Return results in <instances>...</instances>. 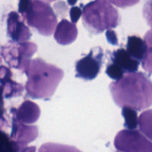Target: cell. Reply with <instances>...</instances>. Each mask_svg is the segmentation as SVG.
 <instances>
[{
  "instance_id": "obj_1",
  "label": "cell",
  "mask_w": 152,
  "mask_h": 152,
  "mask_svg": "<svg viewBox=\"0 0 152 152\" xmlns=\"http://www.w3.org/2000/svg\"><path fill=\"white\" fill-rule=\"evenodd\" d=\"M110 91L115 103L121 108L141 111L151 105L152 85L143 73H125L110 84Z\"/></svg>"
},
{
  "instance_id": "obj_2",
  "label": "cell",
  "mask_w": 152,
  "mask_h": 152,
  "mask_svg": "<svg viewBox=\"0 0 152 152\" xmlns=\"http://www.w3.org/2000/svg\"><path fill=\"white\" fill-rule=\"evenodd\" d=\"M24 73L28 77L25 89L28 96L34 99L53 96L64 77L62 70L41 59H31Z\"/></svg>"
},
{
  "instance_id": "obj_3",
  "label": "cell",
  "mask_w": 152,
  "mask_h": 152,
  "mask_svg": "<svg viewBox=\"0 0 152 152\" xmlns=\"http://www.w3.org/2000/svg\"><path fill=\"white\" fill-rule=\"evenodd\" d=\"M83 25L91 34H98L115 28L120 16L117 9L108 0H93L83 7Z\"/></svg>"
},
{
  "instance_id": "obj_4",
  "label": "cell",
  "mask_w": 152,
  "mask_h": 152,
  "mask_svg": "<svg viewBox=\"0 0 152 152\" xmlns=\"http://www.w3.org/2000/svg\"><path fill=\"white\" fill-rule=\"evenodd\" d=\"M19 12L29 26L43 36H50L57 25V18L49 4L41 0H19Z\"/></svg>"
},
{
  "instance_id": "obj_5",
  "label": "cell",
  "mask_w": 152,
  "mask_h": 152,
  "mask_svg": "<svg viewBox=\"0 0 152 152\" xmlns=\"http://www.w3.org/2000/svg\"><path fill=\"white\" fill-rule=\"evenodd\" d=\"M37 50V46L34 42L12 41L9 45L1 48V54L9 66L24 72L31 57Z\"/></svg>"
},
{
  "instance_id": "obj_6",
  "label": "cell",
  "mask_w": 152,
  "mask_h": 152,
  "mask_svg": "<svg viewBox=\"0 0 152 152\" xmlns=\"http://www.w3.org/2000/svg\"><path fill=\"white\" fill-rule=\"evenodd\" d=\"M114 146L119 151L151 152L152 144L135 129H125L119 132L114 139Z\"/></svg>"
},
{
  "instance_id": "obj_7",
  "label": "cell",
  "mask_w": 152,
  "mask_h": 152,
  "mask_svg": "<svg viewBox=\"0 0 152 152\" xmlns=\"http://www.w3.org/2000/svg\"><path fill=\"white\" fill-rule=\"evenodd\" d=\"M103 50L100 47L94 48L90 53L76 63V77L85 80L96 78L102 67Z\"/></svg>"
},
{
  "instance_id": "obj_8",
  "label": "cell",
  "mask_w": 152,
  "mask_h": 152,
  "mask_svg": "<svg viewBox=\"0 0 152 152\" xmlns=\"http://www.w3.org/2000/svg\"><path fill=\"white\" fill-rule=\"evenodd\" d=\"M151 30L145 37V40L136 36L128 37L127 51L132 57L142 61V66L151 74Z\"/></svg>"
},
{
  "instance_id": "obj_9",
  "label": "cell",
  "mask_w": 152,
  "mask_h": 152,
  "mask_svg": "<svg viewBox=\"0 0 152 152\" xmlns=\"http://www.w3.org/2000/svg\"><path fill=\"white\" fill-rule=\"evenodd\" d=\"M39 134L38 129L36 126H28V124L18 122L13 117V125L10 139L17 148L18 151H23L30 142L37 138Z\"/></svg>"
},
{
  "instance_id": "obj_10",
  "label": "cell",
  "mask_w": 152,
  "mask_h": 152,
  "mask_svg": "<svg viewBox=\"0 0 152 152\" xmlns=\"http://www.w3.org/2000/svg\"><path fill=\"white\" fill-rule=\"evenodd\" d=\"M7 32L12 41L16 42L28 41L31 37L30 29L21 20L20 16L15 11L8 13L7 19Z\"/></svg>"
},
{
  "instance_id": "obj_11",
  "label": "cell",
  "mask_w": 152,
  "mask_h": 152,
  "mask_svg": "<svg viewBox=\"0 0 152 152\" xmlns=\"http://www.w3.org/2000/svg\"><path fill=\"white\" fill-rule=\"evenodd\" d=\"M13 117L18 122L25 124H32L39 118L40 108L37 103L31 100H25L17 108H12Z\"/></svg>"
},
{
  "instance_id": "obj_12",
  "label": "cell",
  "mask_w": 152,
  "mask_h": 152,
  "mask_svg": "<svg viewBox=\"0 0 152 152\" xmlns=\"http://www.w3.org/2000/svg\"><path fill=\"white\" fill-rule=\"evenodd\" d=\"M13 74L10 68L6 66H0V84L3 88V96L5 98H12L22 95L24 91L22 85L12 80Z\"/></svg>"
},
{
  "instance_id": "obj_13",
  "label": "cell",
  "mask_w": 152,
  "mask_h": 152,
  "mask_svg": "<svg viewBox=\"0 0 152 152\" xmlns=\"http://www.w3.org/2000/svg\"><path fill=\"white\" fill-rule=\"evenodd\" d=\"M77 34L78 31L76 24L64 19L55 28L54 38L59 45H67L75 41Z\"/></svg>"
},
{
  "instance_id": "obj_14",
  "label": "cell",
  "mask_w": 152,
  "mask_h": 152,
  "mask_svg": "<svg viewBox=\"0 0 152 152\" xmlns=\"http://www.w3.org/2000/svg\"><path fill=\"white\" fill-rule=\"evenodd\" d=\"M111 62L117 65L123 73L135 72L137 71L140 61L132 57L127 50L123 48L118 49L112 53Z\"/></svg>"
},
{
  "instance_id": "obj_15",
  "label": "cell",
  "mask_w": 152,
  "mask_h": 152,
  "mask_svg": "<svg viewBox=\"0 0 152 152\" xmlns=\"http://www.w3.org/2000/svg\"><path fill=\"white\" fill-rule=\"evenodd\" d=\"M141 132L151 140V110L144 111L137 119Z\"/></svg>"
},
{
  "instance_id": "obj_16",
  "label": "cell",
  "mask_w": 152,
  "mask_h": 152,
  "mask_svg": "<svg viewBox=\"0 0 152 152\" xmlns=\"http://www.w3.org/2000/svg\"><path fill=\"white\" fill-rule=\"evenodd\" d=\"M122 114L125 119V127L127 129H136L137 126V113L129 107H123Z\"/></svg>"
},
{
  "instance_id": "obj_17",
  "label": "cell",
  "mask_w": 152,
  "mask_h": 152,
  "mask_svg": "<svg viewBox=\"0 0 152 152\" xmlns=\"http://www.w3.org/2000/svg\"><path fill=\"white\" fill-rule=\"evenodd\" d=\"M18 151L14 142L10 137L0 130V152H15Z\"/></svg>"
},
{
  "instance_id": "obj_18",
  "label": "cell",
  "mask_w": 152,
  "mask_h": 152,
  "mask_svg": "<svg viewBox=\"0 0 152 152\" xmlns=\"http://www.w3.org/2000/svg\"><path fill=\"white\" fill-rule=\"evenodd\" d=\"M110 3L119 7H127L135 5L140 0H108Z\"/></svg>"
},
{
  "instance_id": "obj_19",
  "label": "cell",
  "mask_w": 152,
  "mask_h": 152,
  "mask_svg": "<svg viewBox=\"0 0 152 152\" xmlns=\"http://www.w3.org/2000/svg\"><path fill=\"white\" fill-rule=\"evenodd\" d=\"M82 15V10L80 7H72L70 10V17H71V21L73 23L76 24L78 22L79 19L80 18Z\"/></svg>"
},
{
  "instance_id": "obj_20",
  "label": "cell",
  "mask_w": 152,
  "mask_h": 152,
  "mask_svg": "<svg viewBox=\"0 0 152 152\" xmlns=\"http://www.w3.org/2000/svg\"><path fill=\"white\" fill-rule=\"evenodd\" d=\"M106 37L108 42L111 43V44L113 45H116L118 44L117 35H116V33L114 32L113 30H111V29L107 30Z\"/></svg>"
},
{
  "instance_id": "obj_21",
  "label": "cell",
  "mask_w": 152,
  "mask_h": 152,
  "mask_svg": "<svg viewBox=\"0 0 152 152\" xmlns=\"http://www.w3.org/2000/svg\"><path fill=\"white\" fill-rule=\"evenodd\" d=\"M77 0H68V2L70 5H74V4L77 3Z\"/></svg>"
},
{
  "instance_id": "obj_22",
  "label": "cell",
  "mask_w": 152,
  "mask_h": 152,
  "mask_svg": "<svg viewBox=\"0 0 152 152\" xmlns=\"http://www.w3.org/2000/svg\"><path fill=\"white\" fill-rule=\"evenodd\" d=\"M41 1H45V2H51V1H56V0H41Z\"/></svg>"
},
{
  "instance_id": "obj_23",
  "label": "cell",
  "mask_w": 152,
  "mask_h": 152,
  "mask_svg": "<svg viewBox=\"0 0 152 152\" xmlns=\"http://www.w3.org/2000/svg\"><path fill=\"white\" fill-rule=\"evenodd\" d=\"M1 55H0V64H1Z\"/></svg>"
}]
</instances>
